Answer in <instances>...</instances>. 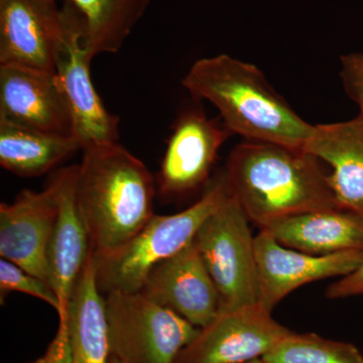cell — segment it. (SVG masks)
<instances>
[{
  "mask_svg": "<svg viewBox=\"0 0 363 363\" xmlns=\"http://www.w3.org/2000/svg\"><path fill=\"white\" fill-rule=\"evenodd\" d=\"M77 169L78 164L59 169V213L47 253L50 285L60 302L59 328L66 323L72 295L92 252L89 233L76 200Z\"/></svg>",
  "mask_w": 363,
  "mask_h": 363,
  "instance_id": "obj_15",
  "label": "cell"
},
{
  "mask_svg": "<svg viewBox=\"0 0 363 363\" xmlns=\"http://www.w3.org/2000/svg\"><path fill=\"white\" fill-rule=\"evenodd\" d=\"M247 363H266L262 358H259V359L252 360V362H247Z\"/></svg>",
  "mask_w": 363,
  "mask_h": 363,
  "instance_id": "obj_26",
  "label": "cell"
},
{
  "mask_svg": "<svg viewBox=\"0 0 363 363\" xmlns=\"http://www.w3.org/2000/svg\"><path fill=\"white\" fill-rule=\"evenodd\" d=\"M262 359L266 363H363V354L352 343L291 332Z\"/></svg>",
  "mask_w": 363,
  "mask_h": 363,
  "instance_id": "obj_21",
  "label": "cell"
},
{
  "mask_svg": "<svg viewBox=\"0 0 363 363\" xmlns=\"http://www.w3.org/2000/svg\"><path fill=\"white\" fill-rule=\"evenodd\" d=\"M304 150L330 164L329 184L341 209L363 206L362 116L314 125Z\"/></svg>",
  "mask_w": 363,
  "mask_h": 363,
  "instance_id": "obj_16",
  "label": "cell"
},
{
  "mask_svg": "<svg viewBox=\"0 0 363 363\" xmlns=\"http://www.w3.org/2000/svg\"><path fill=\"white\" fill-rule=\"evenodd\" d=\"M0 121L73 136L70 109L55 73L26 67L0 66Z\"/></svg>",
  "mask_w": 363,
  "mask_h": 363,
  "instance_id": "obj_14",
  "label": "cell"
},
{
  "mask_svg": "<svg viewBox=\"0 0 363 363\" xmlns=\"http://www.w3.org/2000/svg\"><path fill=\"white\" fill-rule=\"evenodd\" d=\"M80 150L73 136L52 135L0 121V164L14 175H44Z\"/></svg>",
  "mask_w": 363,
  "mask_h": 363,
  "instance_id": "obj_19",
  "label": "cell"
},
{
  "mask_svg": "<svg viewBox=\"0 0 363 363\" xmlns=\"http://www.w3.org/2000/svg\"><path fill=\"white\" fill-rule=\"evenodd\" d=\"M18 292L33 296L52 306L57 312L60 310L58 296L49 284L35 274L21 269L18 264L1 259L0 260V298L4 303L7 294Z\"/></svg>",
  "mask_w": 363,
  "mask_h": 363,
  "instance_id": "obj_22",
  "label": "cell"
},
{
  "mask_svg": "<svg viewBox=\"0 0 363 363\" xmlns=\"http://www.w3.org/2000/svg\"><path fill=\"white\" fill-rule=\"evenodd\" d=\"M259 302L220 309L174 363H247L267 355L290 334Z\"/></svg>",
  "mask_w": 363,
  "mask_h": 363,
  "instance_id": "obj_8",
  "label": "cell"
},
{
  "mask_svg": "<svg viewBox=\"0 0 363 363\" xmlns=\"http://www.w3.org/2000/svg\"><path fill=\"white\" fill-rule=\"evenodd\" d=\"M111 357L123 363H174L199 331L140 292L104 296Z\"/></svg>",
  "mask_w": 363,
  "mask_h": 363,
  "instance_id": "obj_5",
  "label": "cell"
},
{
  "mask_svg": "<svg viewBox=\"0 0 363 363\" xmlns=\"http://www.w3.org/2000/svg\"><path fill=\"white\" fill-rule=\"evenodd\" d=\"M84 25V43L91 59L123 48L152 0H67Z\"/></svg>",
  "mask_w": 363,
  "mask_h": 363,
  "instance_id": "obj_20",
  "label": "cell"
},
{
  "mask_svg": "<svg viewBox=\"0 0 363 363\" xmlns=\"http://www.w3.org/2000/svg\"><path fill=\"white\" fill-rule=\"evenodd\" d=\"M60 171L40 192L21 191L0 205V255L50 285L48 247L60 206ZM51 286V285H50Z\"/></svg>",
  "mask_w": 363,
  "mask_h": 363,
  "instance_id": "obj_9",
  "label": "cell"
},
{
  "mask_svg": "<svg viewBox=\"0 0 363 363\" xmlns=\"http://www.w3.org/2000/svg\"><path fill=\"white\" fill-rule=\"evenodd\" d=\"M266 230L286 247L312 255L363 250V218L353 210L308 212L272 224Z\"/></svg>",
  "mask_w": 363,
  "mask_h": 363,
  "instance_id": "obj_18",
  "label": "cell"
},
{
  "mask_svg": "<svg viewBox=\"0 0 363 363\" xmlns=\"http://www.w3.org/2000/svg\"><path fill=\"white\" fill-rule=\"evenodd\" d=\"M111 363H123L121 362V360L117 359V358L111 357Z\"/></svg>",
  "mask_w": 363,
  "mask_h": 363,
  "instance_id": "obj_27",
  "label": "cell"
},
{
  "mask_svg": "<svg viewBox=\"0 0 363 363\" xmlns=\"http://www.w3.org/2000/svg\"><path fill=\"white\" fill-rule=\"evenodd\" d=\"M62 9L65 28L55 75L70 109L73 136L82 150L97 143L118 142V116L105 108L91 79L92 59L85 47L82 16L69 1Z\"/></svg>",
  "mask_w": 363,
  "mask_h": 363,
  "instance_id": "obj_7",
  "label": "cell"
},
{
  "mask_svg": "<svg viewBox=\"0 0 363 363\" xmlns=\"http://www.w3.org/2000/svg\"><path fill=\"white\" fill-rule=\"evenodd\" d=\"M355 211L362 215L363 218V206L358 208ZM357 296H363V262L355 271L331 284L326 290V297L330 300Z\"/></svg>",
  "mask_w": 363,
  "mask_h": 363,
  "instance_id": "obj_24",
  "label": "cell"
},
{
  "mask_svg": "<svg viewBox=\"0 0 363 363\" xmlns=\"http://www.w3.org/2000/svg\"><path fill=\"white\" fill-rule=\"evenodd\" d=\"M339 76L347 96L359 108L358 116L363 117V54L343 55L340 57Z\"/></svg>",
  "mask_w": 363,
  "mask_h": 363,
  "instance_id": "obj_23",
  "label": "cell"
},
{
  "mask_svg": "<svg viewBox=\"0 0 363 363\" xmlns=\"http://www.w3.org/2000/svg\"><path fill=\"white\" fill-rule=\"evenodd\" d=\"M75 196L95 257H105L140 233L154 216L156 182L140 159L121 143L82 150Z\"/></svg>",
  "mask_w": 363,
  "mask_h": 363,
  "instance_id": "obj_2",
  "label": "cell"
},
{
  "mask_svg": "<svg viewBox=\"0 0 363 363\" xmlns=\"http://www.w3.org/2000/svg\"><path fill=\"white\" fill-rule=\"evenodd\" d=\"M56 338L68 346V363H111L105 298L98 289L93 252L72 295L66 323Z\"/></svg>",
  "mask_w": 363,
  "mask_h": 363,
  "instance_id": "obj_17",
  "label": "cell"
},
{
  "mask_svg": "<svg viewBox=\"0 0 363 363\" xmlns=\"http://www.w3.org/2000/svg\"><path fill=\"white\" fill-rule=\"evenodd\" d=\"M182 84L196 99L216 107L224 125L245 140L304 150L314 130L257 66L228 55L198 60Z\"/></svg>",
  "mask_w": 363,
  "mask_h": 363,
  "instance_id": "obj_3",
  "label": "cell"
},
{
  "mask_svg": "<svg viewBox=\"0 0 363 363\" xmlns=\"http://www.w3.org/2000/svg\"><path fill=\"white\" fill-rule=\"evenodd\" d=\"M228 195L223 174L187 209L172 215L155 214L133 240L116 252L105 257L93 255L97 286L102 295L140 292L150 272L190 245L203 222Z\"/></svg>",
  "mask_w": 363,
  "mask_h": 363,
  "instance_id": "obj_4",
  "label": "cell"
},
{
  "mask_svg": "<svg viewBox=\"0 0 363 363\" xmlns=\"http://www.w3.org/2000/svg\"><path fill=\"white\" fill-rule=\"evenodd\" d=\"M223 174L229 193L259 229L295 215L341 209L321 161L304 150L245 140L229 155Z\"/></svg>",
  "mask_w": 363,
  "mask_h": 363,
  "instance_id": "obj_1",
  "label": "cell"
},
{
  "mask_svg": "<svg viewBox=\"0 0 363 363\" xmlns=\"http://www.w3.org/2000/svg\"><path fill=\"white\" fill-rule=\"evenodd\" d=\"M64 28L56 0H0V66L55 73Z\"/></svg>",
  "mask_w": 363,
  "mask_h": 363,
  "instance_id": "obj_12",
  "label": "cell"
},
{
  "mask_svg": "<svg viewBox=\"0 0 363 363\" xmlns=\"http://www.w3.org/2000/svg\"><path fill=\"white\" fill-rule=\"evenodd\" d=\"M33 363H68V346L55 338L44 357Z\"/></svg>",
  "mask_w": 363,
  "mask_h": 363,
  "instance_id": "obj_25",
  "label": "cell"
},
{
  "mask_svg": "<svg viewBox=\"0 0 363 363\" xmlns=\"http://www.w3.org/2000/svg\"><path fill=\"white\" fill-rule=\"evenodd\" d=\"M257 302L272 311L300 286L347 276L363 262V250L312 255L281 245L266 229L255 235Z\"/></svg>",
  "mask_w": 363,
  "mask_h": 363,
  "instance_id": "obj_10",
  "label": "cell"
},
{
  "mask_svg": "<svg viewBox=\"0 0 363 363\" xmlns=\"http://www.w3.org/2000/svg\"><path fill=\"white\" fill-rule=\"evenodd\" d=\"M250 223L229 193L195 235L196 245L220 296L221 309L257 303L255 236Z\"/></svg>",
  "mask_w": 363,
  "mask_h": 363,
  "instance_id": "obj_6",
  "label": "cell"
},
{
  "mask_svg": "<svg viewBox=\"0 0 363 363\" xmlns=\"http://www.w3.org/2000/svg\"><path fill=\"white\" fill-rule=\"evenodd\" d=\"M233 135L202 109L184 111L174 124L162 160L157 181L160 194L182 197L206 184L219 150Z\"/></svg>",
  "mask_w": 363,
  "mask_h": 363,
  "instance_id": "obj_11",
  "label": "cell"
},
{
  "mask_svg": "<svg viewBox=\"0 0 363 363\" xmlns=\"http://www.w3.org/2000/svg\"><path fill=\"white\" fill-rule=\"evenodd\" d=\"M140 293L201 328L221 309V300L195 241L160 262Z\"/></svg>",
  "mask_w": 363,
  "mask_h": 363,
  "instance_id": "obj_13",
  "label": "cell"
}]
</instances>
